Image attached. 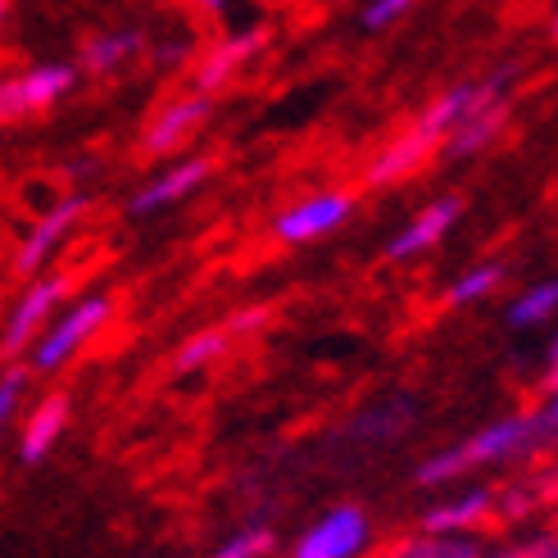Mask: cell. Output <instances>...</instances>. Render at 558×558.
<instances>
[{
	"label": "cell",
	"mask_w": 558,
	"mask_h": 558,
	"mask_svg": "<svg viewBox=\"0 0 558 558\" xmlns=\"http://www.w3.org/2000/svg\"><path fill=\"white\" fill-rule=\"evenodd\" d=\"M545 436L541 413H509L495 417L482 432H472L463 445H450L440 454H427L417 463V486H450L468 477L472 468H490V463H509L522 459L526 450H536V440Z\"/></svg>",
	"instance_id": "cell-1"
},
{
	"label": "cell",
	"mask_w": 558,
	"mask_h": 558,
	"mask_svg": "<svg viewBox=\"0 0 558 558\" xmlns=\"http://www.w3.org/2000/svg\"><path fill=\"white\" fill-rule=\"evenodd\" d=\"M114 318V295L109 291H87V295H77L69 304H60V314H54L46 327H41V337L27 345V373H60L69 368L73 359L92 345V337H100L105 323Z\"/></svg>",
	"instance_id": "cell-2"
},
{
	"label": "cell",
	"mask_w": 558,
	"mask_h": 558,
	"mask_svg": "<svg viewBox=\"0 0 558 558\" xmlns=\"http://www.w3.org/2000/svg\"><path fill=\"white\" fill-rule=\"evenodd\" d=\"M518 77V64H505V69H495L490 77H472V82H459V87L450 92H440L427 109H423V119H417V128H423L432 142L440 146L445 136H450L468 114H477V109H490V105H505L509 100V82Z\"/></svg>",
	"instance_id": "cell-3"
},
{
	"label": "cell",
	"mask_w": 558,
	"mask_h": 558,
	"mask_svg": "<svg viewBox=\"0 0 558 558\" xmlns=\"http://www.w3.org/2000/svg\"><path fill=\"white\" fill-rule=\"evenodd\" d=\"M64 295H69V277L64 272H37L33 282L23 287V295L14 300V310L5 314V327H0V359L27 354V345L41 337V327L60 314Z\"/></svg>",
	"instance_id": "cell-4"
},
{
	"label": "cell",
	"mask_w": 558,
	"mask_h": 558,
	"mask_svg": "<svg viewBox=\"0 0 558 558\" xmlns=\"http://www.w3.org/2000/svg\"><path fill=\"white\" fill-rule=\"evenodd\" d=\"M350 214H354V191H314L272 218V236L282 245H310L341 232Z\"/></svg>",
	"instance_id": "cell-5"
},
{
	"label": "cell",
	"mask_w": 558,
	"mask_h": 558,
	"mask_svg": "<svg viewBox=\"0 0 558 558\" xmlns=\"http://www.w3.org/2000/svg\"><path fill=\"white\" fill-rule=\"evenodd\" d=\"M92 214V201L87 195H64L60 205H50L33 228H27V236L19 241V250H14V272H23V277H37L60 250L69 245V236L77 232V222Z\"/></svg>",
	"instance_id": "cell-6"
},
{
	"label": "cell",
	"mask_w": 558,
	"mask_h": 558,
	"mask_svg": "<svg viewBox=\"0 0 558 558\" xmlns=\"http://www.w3.org/2000/svg\"><path fill=\"white\" fill-rule=\"evenodd\" d=\"M368 545H373L368 513L354 509V505H337L314 526H304V536L295 541L291 558H364Z\"/></svg>",
	"instance_id": "cell-7"
},
{
	"label": "cell",
	"mask_w": 558,
	"mask_h": 558,
	"mask_svg": "<svg viewBox=\"0 0 558 558\" xmlns=\"http://www.w3.org/2000/svg\"><path fill=\"white\" fill-rule=\"evenodd\" d=\"M77 87V69L73 64H33L19 77L0 82V119H23V114H41V109L60 105Z\"/></svg>",
	"instance_id": "cell-8"
},
{
	"label": "cell",
	"mask_w": 558,
	"mask_h": 558,
	"mask_svg": "<svg viewBox=\"0 0 558 558\" xmlns=\"http://www.w3.org/2000/svg\"><path fill=\"white\" fill-rule=\"evenodd\" d=\"M463 218V195H440V201L423 205L404 228L386 241V259L390 264H413L423 259L427 250H436L445 236H450V228Z\"/></svg>",
	"instance_id": "cell-9"
},
{
	"label": "cell",
	"mask_w": 558,
	"mask_h": 558,
	"mask_svg": "<svg viewBox=\"0 0 558 558\" xmlns=\"http://www.w3.org/2000/svg\"><path fill=\"white\" fill-rule=\"evenodd\" d=\"M214 178V159L209 155H186V159H178V163H169L163 173H155L142 191L128 201V214L132 218H150V214H159V209H173V205H182L186 195H195L205 182Z\"/></svg>",
	"instance_id": "cell-10"
},
{
	"label": "cell",
	"mask_w": 558,
	"mask_h": 558,
	"mask_svg": "<svg viewBox=\"0 0 558 558\" xmlns=\"http://www.w3.org/2000/svg\"><path fill=\"white\" fill-rule=\"evenodd\" d=\"M209 114H214V96H201V92H186V96H178V100H169L159 109V114L146 123V132H142V150L146 155H178L195 132H201L205 123H209Z\"/></svg>",
	"instance_id": "cell-11"
},
{
	"label": "cell",
	"mask_w": 558,
	"mask_h": 558,
	"mask_svg": "<svg viewBox=\"0 0 558 558\" xmlns=\"http://www.w3.org/2000/svg\"><path fill=\"white\" fill-rule=\"evenodd\" d=\"M495 505H499L495 490L468 486V490H459V495H450V499H440L436 509H427L423 526H427V536H472L482 522H490Z\"/></svg>",
	"instance_id": "cell-12"
},
{
	"label": "cell",
	"mask_w": 558,
	"mask_h": 558,
	"mask_svg": "<svg viewBox=\"0 0 558 558\" xmlns=\"http://www.w3.org/2000/svg\"><path fill=\"white\" fill-rule=\"evenodd\" d=\"M69 417H73V404H69L64 390H50L46 400H37L33 413H27L23 432H19V459L41 463L54 445H60V436L69 432Z\"/></svg>",
	"instance_id": "cell-13"
},
{
	"label": "cell",
	"mask_w": 558,
	"mask_h": 558,
	"mask_svg": "<svg viewBox=\"0 0 558 558\" xmlns=\"http://www.w3.org/2000/svg\"><path fill=\"white\" fill-rule=\"evenodd\" d=\"M264 46V33H236V37H222L218 46L205 50V60L195 64V92L201 96H214L218 87H228V82L250 64V54Z\"/></svg>",
	"instance_id": "cell-14"
},
{
	"label": "cell",
	"mask_w": 558,
	"mask_h": 558,
	"mask_svg": "<svg viewBox=\"0 0 558 558\" xmlns=\"http://www.w3.org/2000/svg\"><path fill=\"white\" fill-rule=\"evenodd\" d=\"M436 155V142L423 132V128H409V132H400L396 142H390L377 159H373V169H368V182L373 186H390V182H404V178H413L423 163Z\"/></svg>",
	"instance_id": "cell-15"
},
{
	"label": "cell",
	"mask_w": 558,
	"mask_h": 558,
	"mask_svg": "<svg viewBox=\"0 0 558 558\" xmlns=\"http://www.w3.org/2000/svg\"><path fill=\"white\" fill-rule=\"evenodd\" d=\"M509 123V100L505 105H490V109H477V114H468L450 136H445V155L450 159H472V155H482L499 132H505Z\"/></svg>",
	"instance_id": "cell-16"
},
{
	"label": "cell",
	"mask_w": 558,
	"mask_h": 558,
	"mask_svg": "<svg viewBox=\"0 0 558 558\" xmlns=\"http://www.w3.org/2000/svg\"><path fill=\"white\" fill-rule=\"evenodd\" d=\"M146 37L136 33V27H119V33H100L92 37L87 46H82V69L96 73V77H109V73H119L132 54H142Z\"/></svg>",
	"instance_id": "cell-17"
},
{
	"label": "cell",
	"mask_w": 558,
	"mask_h": 558,
	"mask_svg": "<svg viewBox=\"0 0 558 558\" xmlns=\"http://www.w3.org/2000/svg\"><path fill=\"white\" fill-rule=\"evenodd\" d=\"M499 287H505V264L486 259V264L463 268L454 282H450V291H445V300H450L454 310H468V304H477V300H490Z\"/></svg>",
	"instance_id": "cell-18"
},
{
	"label": "cell",
	"mask_w": 558,
	"mask_h": 558,
	"mask_svg": "<svg viewBox=\"0 0 558 558\" xmlns=\"http://www.w3.org/2000/svg\"><path fill=\"white\" fill-rule=\"evenodd\" d=\"M558 318V272L554 277H545V282H536V287H526L513 304H509V323L513 327H545V323H554Z\"/></svg>",
	"instance_id": "cell-19"
},
{
	"label": "cell",
	"mask_w": 558,
	"mask_h": 558,
	"mask_svg": "<svg viewBox=\"0 0 558 558\" xmlns=\"http://www.w3.org/2000/svg\"><path fill=\"white\" fill-rule=\"evenodd\" d=\"M228 345H232V331H228V327H205V331H195V337L178 350L173 373H201V368L214 364V359L228 354Z\"/></svg>",
	"instance_id": "cell-20"
},
{
	"label": "cell",
	"mask_w": 558,
	"mask_h": 558,
	"mask_svg": "<svg viewBox=\"0 0 558 558\" xmlns=\"http://www.w3.org/2000/svg\"><path fill=\"white\" fill-rule=\"evenodd\" d=\"M268 549H272V536L264 526H245V532H236L232 541H222L209 558H264Z\"/></svg>",
	"instance_id": "cell-21"
},
{
	"label": "cell",
	"mask_w": 558,
	"mask_h": 558,
	"mask_svg": "<svg viewBox=\"0 0 558 558\" xmlns=\"http://www.w3.org/2000/svg\"><path fill=\"white\" fill-rule=\"evenodd\" d=\"M27 381H33V373H27L23 364H10L5 373H0V427H10L14 409H19L23 396H27Z\"/></svg>",
	"instance_id": "cell-22"
},
{
	"label": "cell",
	"mask_w": 558,
	"mask_h": 558,
	"mask_svg": "<svg viewBox=\"0 0 558 558\" xmlns=\"http://www.w3.org/2000/svg\"><path fill=\"white\" fill-rule=\"evenodd\" d=\"M409 10H413V0H368L364 14H359V23H364L368 33H386V27H396Z\"/></svg>",
	"instance_id": "cell-23"
},
{
	"label": "cell",
	"mask_w": 558,
	"mask_h": 558,
	"mask_svg": "<svg viewBox=\"0 0 558 558\" xmlns=\"http://www.w3.org/2000/svg\"><path fill=\"white\" fill-rule=\"evenodd\" d=\"M400 432H404V417L386 423V409H368L350 423V436H359V440H386V436H400Z\"/></svg>",
	"instance_id": "cell-24"
},
{
	"label": "cell",
	"mask_w": 558,
	"mask_h": 558,
	"mask_svg": "<svg viewBox=\"0 0 558 558\" xmlns=\"http://www.w3.org/2000/svg\"><path fill=\"white\" fill-rule=\"evenodd\" d=\"M264 323H268V310H241V314H232L222 327H228L232 341H236V337H250V331H259Z\"/></svg>",
	"instance_id": "cell-25"
},
{
	"label": "cell",
	"mask_w": 558,
	"mask_h": 558,
	"mask_svg": "<svg viewBox=\"0 0 558 558\" xmlns=\"http://www.w3.org/2000/svg\"><path fill=\"white\" fill-rule=\"evenodd\" d=\"M541 423H545V432L558 436V386H549V400H545V409H541Z\"/></svg>",
	"instance_id": "cell-26"
},
{
	"label": "cell",
	"mask_w": 558,
	"mask_h": 558,
	"mask_svg": "<svg viewBox=\"0 0 558 558\" xmlns=\"http://www.w3.org/2000/svg\"><path fill=\"white\" fill-rule=\"evenodd\" d=\"M526 558H558V536H545V541H536L532 549H522Z\"/></svg>",
	"instance_id": "cell-27"
},
{
	"label": "cell",
	"mask_w": 558,
	"mask_h": 558,
	"mask_svg": "<svg viewBox=\"0 0 558 558\" xmlns=\"http://www.w3.org/2000/svg\"><path fill=\"white\" fill-rule=\"evenodd\" d=\"M186 5H195V10H205V14H218L228 0H186Z\"/></svg>",
	"instance_id": "cell-28"
},
{
	"label": "cell",
	"mask_w": 558,
	"mask_h": 558,
	"mask_svg": "<svg viewBox=\"0 0 558 558\" xmlns=\"http://www.w3.org/2000/svg\"><path fill=\"white\" fill-rule=\"evenodd\" d=\"M549 386L558 381V337H554V345H549V377H545Z\"/></svg>",
	"instance_id": "cell-29"
},
{
	"label": "cell",
	"mask_w": 558,
	"mask_h": 558,
	"mask_svg": "<svg viewBox=\"0 0 558 558\" xmlns=\"http://www.w3.org/2000/svg\"><path fill=\"white\" fill-rule=\"evenodd\" d=\"M5 10H10V0H0V19H5Z\"/></svg>",
	"instance_id": "cell-30"
},
{
	"label": "cell",
	"mask_w": 558,
	"mask_h": 558,
	"mask_svg": "<svg viewBox=\"0 0 558 558\" xmlns=\"http://www.w3.org/2000/svg\"><path fill=\"white\" fill-rule=\"evenodd\" d=\"M505 558H526V554H505Z\"/></svg>",
	"instance_id": "cell-31"
},
{
	"label": "cell",
	"mask_w": 558,
	"mask_h": 558,
	"mask_svg": "<svg viewBox=\"0 0 558 558\" xmlns=\"http://www.w3.org/2000/svg\"><path fill=\"white\" fill-rule=\"evenodd\" d=\"M554 37H558V19H554Z\"/></svg>",
	"instance_id": "cell-32"
},
{
	"label": "cell",
	"mask_w": 558,
	"mask_h": 558,
	"mask_svg": "<svg viewBox=\"0 0 558 558\" xmlns=\"http://www.w3.org/2000/svg\"><path fill=\"white\" fill-rule=\"evenodd\" d=\"M0 432H5V427H0Z\"/></svg>",
	"instance_id": "cell-33"
}]
</instances>
